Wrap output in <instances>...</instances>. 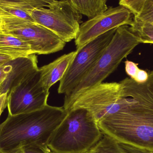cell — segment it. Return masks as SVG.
I'll use <instances>...</instances> for the list:
<instances>
[{"label": "cell", "mask_w": 153, "mask_h": 153, "mask_svg": "<svg viewBox=\"0 0 153 153\" xmlns=\"http://www.w3.org/2000/svg\"><path fill=\"white\" fill-rule=\"evenodd\" d=\"M53 0H0V15L15 16L34 22L29 12L36 8L47 7Z\"/></svg>", "instance_id": "13"}, {"label": "cell", "mask_w": 153, "mask_h": 153, "mask_svg": "<svg viewBox=\"0 0 153 153\" xmlns=\"http://www.w3.org/2000/svg\"><path fill=\"white\" fill-rule=\"evenodd\" d=\"M78 13L85 15L89 19L103 13L108 9V0H65Z\"/></svg>", "instance_id": "16"}, {"label": "cell", "mask_w": 153, "mask_h": 153, "mask_svg": "<svg viewBox=\"0 0 153 153\" xmlns=\"http://www.w3.org/2000/svg\"><path fill=\"white\" fill-rule=\"evenodd\" d=\"M84 153H89V152H86Z\"/></svg>", "instance_id": "27"}, {"label": "cell", "mask_w": 153, "mask_h": 153, "mask_svg": "<svg viewBox=\"0 0 153 153\" xmlns=\"http://www.w3.org/2000/svg\"><path fill=\"white\" fill-rule=\"evenodd\" d=\"M3 16L1 30L18 37L30 46L33 54L47 55L63 50L66 43L56 34L36 22L15 16Z\"/></svg>", "instance_id": "6"}, {"label": "cell", "mask_w": 153, "mask_h": 153, "mask_svg": "<svg viewBox=\"0 0 153 153\" xmlns=\"http://www.w3.org/2000/svg\"><path fill=\"white\" fill-rule=\"evenodd\" d=\"M7 94L0 95V116L7 106Z\"/></svg>", "instance_id": "24"}, {"label": "cell", "mask_w": 153, "mask_h": 153, "mask_svg": "<svg viewBox=\"0 0 153 153\" xmlns=\"http://www.w3.org/2000/svg\"><path fill=\"white\" fill-rule=\"evenodd\" d=\"M150 153H153V152H150Z\"/></svg>", "instance_id": "28"}, {"label": "cell", "mask_w": 153, "mask_h": 153, "mask_svg": "<svg viewBox=\"0 0 153 153\" xmlns=\"http://www.w3.org/2000/svg\"><path fill=\"white\" fill-rule=\"evenodd\" d=\"M49 95V91H45L41 85L38 71L10 91L7 96L9 115L27 113L43 108L48 104Z\"/></svg>", "instance_id": "9"}, {"label": "cell", "mask_w": 153, "mask_h": 153, "mask_svg": "<svg viewBox=\"0 0 153 153\" xmlns=\"http://www.w3.org/2000/svg\"><path fill=\"white\" fill-rule=\"evenodd\" d=\"M132 14L124 6L110 7L103 13L82 23L75 39L76 49L111 30L123 25L130 26L133 22Z\"/></svg>", "instance_id": "10"}, {"label": "cell", "mask_w": 153, "mask_h": 153, "mask_svg": "<svg viewBox=\"0 0 153 153\" xmlns=\"http://www.w3.org/2000/svg\"><path fill=\"white\" fill-rule=\"evenodd\" d=\"M89 153H150L120 143L108 135L103 134L100 141L90 150Z\"/></svg>", "instance_id": "15"}, {"label": "cell", "mask_w": 153, "mask_h": 153, "mask_svg": "<svg viewBox=\"0 0 153 153\" xmlns=\"http://www.w3.org/2000/svg\"><path fill=\"white\" fill-rule=\"evenodd\" d=\"M0 54L15 59L28 56L33 53L27 43L18 37L0 30Z\"/></svg>", "instance_id": "14"}, {"label": "cell", "mask_w": 153, "mask_h": 153, "mask_svg": "<svg viewBox=\"0 0 153 153\" xmlns=\"http://www.w3.org/2000/svg\"><path fill=\"white\" fill-rule=\"evenodd\" d=\"M148 73L144 83L130 77L120 82L123 107L98 124L102 134L120 143L150 153L153 152V71Z\"/></svg>", "instance_id": "1"}, {"label": "cell", "mask_w": 153, "mask_h": 153, "mask_svg": "<svg viewBox=\"0 0 153 153\" xmlns=\"http://www.w3.org/2000/svg\"><path fill=\"white\" fill-rule=\"evenodd\" d=\"M76 54V51L60 56L52 62L39 68L40 82L46 91L60 81L65 74Z\"/></svg>", "instance_id": "12"}, {"label": "cell", "mask_w": 153, "mask_h": 153, "mask_svg": "<svg viewBox=\"0 0 153 153\" xmlns=\"http://www.w3.org/2000/svg\"><path fill=\"white\" fill-rule=\"evenodd\" d=\"M45 7L29 12L36 23L56 34L65 43L76 38L82 22V14L65 0H53Z\"/></svg>", "instance_id": "5"}, {"label": "cell", "mask_w": 153, "mask_h": 153, "mask_svg": "<svg viewBox=\"0 0 153 153\" xmlns=\"http://www.w3.org/2000/svg\"><path fill=\"white\" fill-rule=\"evenodd\" d=\"M67 113L63 107L47 104L38 110L8 115L0 124V152H9L30 144L47 145Z\"/></svg>", "instance_id": "2"}, {"label": "cell", "mask_w": 153, "mask_h": 153, "mask_svg": "<svg viewBox=\"0 0 153 153\" xmlns=\"http://www.w3.org/2000/svg\"><path fill=\"white\" fill-rule=\"evenodd\" d=\"M125 64L126 73L128 76H130V78L134 79L139 70L138 64L128 60H126L125 62Z\"/></svg>", "instance_id": "21"}, {"label": "cell", "mask_w": 153, "mask_h": 153, "mask_svg": "<svg viewBox=\"0 0 153 153\" xmlns=\"http://www.w3.org/2000/svg\"><path fill=\"white\" fill-rule=\"evenodd\" d=\"M146 0H120V5L127 8L134 15L140 12Z\"/></svg>", "instance_id": "20"}, {"label": "cell", "mask_w": 153, "mask_h": 153, "mask_svg": "<svg viewBox=\"0 0 153 153\" xmlns=\"http://www.w3.org/2000/svg\"><path fill=\"white\" fill-rule=\"evenodd\" d=\"M149 78V73L144 70L139 69L134 78L133 80L138 83H144L146 82Z\"/></svg>", "instance_id": "23"}, {"label": "cell", "mask_w": 153, "mask_h": 153, "mask_svg": "<svg viewBox=\"0 0 153 153\" xmlns=\"http://www.w3.org/2000/svg\"><path fill=\"white\" fill-rule=\"evenodd\" d=\"M117 29L111 30L76 49V56L60 81L58 93L66 95L71 92L96 63Z\"/></svg>", "instance_id": "7"}, {"label": "cell", "mask_w": 153, "mask_h": 153, "mask_svg": "<svg viewBox=\"0 0 153 153\" xmlns=\"http://www.w3.org/2000/svg\"><path fill=\"white\" fill-rule=\"evenodd\" d=\"M141 43L139 38L129 30L128 25L118 27L111 41L93 68L71 92L65 95L64 108L68 111L80 94L102 83Z\"/></svg>", "instance_id": "4"}, {"label": "cell", "mask_w": 153, "mask_h": 153, "mask_svg": "<svg viewBox=\"0 0 153 153\" xmlns=\"http://www.w3.org/2000/svg\"><path fill=\"white\" fill-rule=\"evenodd\" d=\"M5 25V20L3 16L0 15V30H1L3 29Z\"/></svg>", "instance_id": "26"}, {"label": "cell", "mask_w": 153, "mask_h": 153, "mask_svg": "<svg viewBox=\"0 0 153 153\" xmlns=\"http://www.w3.org/2000/svg\"><path fill=\"white\" fill-rule=\"evenodd\" d=\"M129 29L139 38L141 43L153 44V22L139 23L133 21Z\"/></svg>", "instance_id": "17"}, {"label": "cell", "mask_w": 153, "mask_h": 153, "mask_svg": "<svg viewBox=\"0 0 153 153\" xmlns=\"http://www.w3.org/2000/svg\"><path fill=\"white\" fill-rule=\"evenodd\" d=\"M6 153H53L46 145L30 144Z\"/></svg>", "instance_id": "19"}, {"label": "cell", "mask_w": 153, "mask_h": 153, "mask_svg": "<svg viewBox=\"0 0 153 153\" xmlns=\"http://www.w3.org/2000/svg\"><path fill=\"white\" fill-rule=\"evenodd\" d=\"M11 70V65L10 62L0 65V88Z\"/></svg>", "instance_id": "22"}, {"label": "cell", "mask_w": 153, "mask_h": 153, "mask_svg": "<svg viewBox=\"0 0 153 153\" xmlns=\"http://www.w3.org/2000/svg\"><path fill=\"white\" fill-rule=\"evenodd\" d=\"M10 63L11 65V70L0 88V95L8 94L14 86L39 69L36 54L13 59L10 61Z\"/></svg>", "instance_id": "11"}, {"label": "cell", "mask_w": 153, "mask_h": 153, "mask_svg": "<svg viewBox=\"0 0 153 153\" xmlns=\"http://www.w3.org/2000/svg\"><path fill=\"white\" fill-rule=\"evenodd\" d=\"M0 153H1V152H0Z\"/></svg>", "instance_id": "29"}, {"label": "cell", "mask_w": 153, "mask_h": 153, "mask_svg": "<svg viewBox=\"0 0 153 153\" xmlns=\"http://www.w3.org/2000/svg\"><path fill=\"white\" fill-rule=\"evenodd\" d=\"M133 21L139 23L153 22V0H146L141 11L134 15Z\"/></svg>", "instance_id": "18"}, {"label": "cell", "mask_w": 153, "mask_h": 153, "mask_svg": "<svg viewBox=\"0 0 153 153\" xmlns=\"http://www.w3.org/2000/svg\"><path fill=\"white\" fill-rule=\"evenodd\" d=\"M123 104L120 83L102 82L80 94L69 110L76 108L87 110L98 122L118 111Z\"/></svg>", "instance_id": "8"}, {"label": "cell", "mask_w": 153, "mask_h": 153, "mask_svg": "<svg viewBox=\"0 0 153 153\" xmlns=\"http://www.w3.org/2000/svg\"><path fill=\"white\" fill-rule=\"evenodd\" d=\"M98 122L87 110L71 108L51 135L47 146L53 153H84L102 137Z\"/></svg>", "instance_id": "3"}, {"label": "cell", "mask_w": 153, "mask_h": 153, "mask_svg": "<svg viewBox=\"0 0 153 153\" xmlns=\"http://www.w3.org/2000/svg\"><path fill=\"white\" fill-rule=\"evenodd\" d=\"M12 60L13 59L10 56L0 54V65L7 63Z\"/></svg>", "instance_id": "25"}]
</instances>
